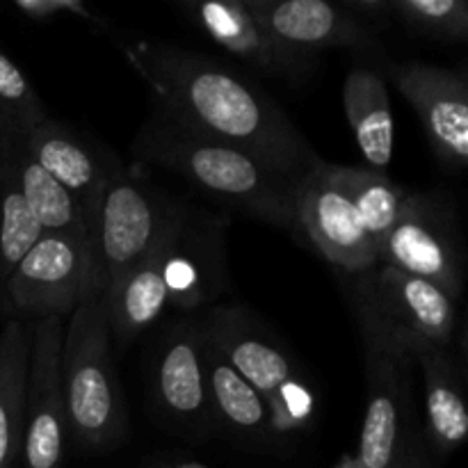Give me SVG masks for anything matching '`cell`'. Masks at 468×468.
I'll use <instances>...</instances> for the list:
<instances>
[{"mask_svg": "<svg viewBox=\"0 0 468 468\" xmlns=\"http://www.w3.org/2000/svg\"><path fill=\"white\" fill-rule=\"evenodd\" d=\"M378 263L425 279L457 302L464 291V251L452 206L437 195H407Z\"/></svg>", "mask_w": 468, "mask_h": 468, "instance_id": "obj_7", "label": "cell"}, {"mask_svg": "<svg viewBox=\"0 0 468 468\" xmlns=\"http://www.w3.org/2000/svg\"><path fill=\"white\" fill-rule=\"evenodd\" d=\"M398 468H423V466L414 464V462H411V460H402L400 464H398Z\"/></svg>", "mask_w": 468, "mask_h": 468, "instance_id": "obj_30", "label": "cell"}, {"mask_svg": "<svg viewBox=\"0 0 468 468\" xmlns=\"http://www.w3.org/2000/svg\"><path fill=\"white\" fill-rule=\"evenodd\" d=\"M16 172L27 208L44 233H94V218L85 206L37 165L21 140H16Z\"/></svg>", "mask_w": 468, "mask_h": 468, "instance_id": "obj_21", "label": "cell"}, {"mask_svg": "<svg viewBox=\"0 0 468 468\" xmlns=\"http://www.w3.org/2000/svg\"><path fill=\"white\" fill-rule=\"evenodd\" d=\"M32 327L12 320L0 334V468H14L21 457L23 405Z\"/></svg>", "mask_w": 468, "mask_h": 468, "instance_id": "obj_20", "label": "cell"}, {"mask_svg": "<svg viewBox=\"0 0 468 468\" xmlns=\"http://www.w3.org/2000/svg\"><path fill=\"white\" fill-rule=\"evenodd\" d=\"M187 219V210L176 204L158 245L140 265L131 270L112 291L105 295L108 302L110 336L122 347H128L167 306V286H165V263L169 250L181 233Z\"/></svg>", "mask_w": 468, "mask_h": 468, "instance_id": "obj_15", "label": "cell"}, {"mask_svg": "<svg viewBox=\"0 0 468 468\" xmlns=\"http://www.w3.org/2000/svg\"><path fill=\"white\" fill-rule=\"evenodd\" d=\"M336 468H368V466L361 464V462L356 460V457H350V455H347V457H343L341 464H338Z\"/></svg>", "mask_w": 468, "mask_h": 468, "instance_id": "obj_29", "label": "cell"}, {"mask_svg": "<svg viewBox=\"0 0 468 468\" xmlns=\"http://www.w3.org/2000/svg\"><path fill=\"white\" fill-rule=\"evenodd\" d=\"M391 18L430 39L462 44L468 39L466 0H388Z\"/></svg>", "mask_w": 468, "mask_h": 468, "instance_id": "obj_25", "label": "cell"}, {"mask_svg": "<svg viewBox=\"0 0 468 468\" xmlns=\"http://www.w3.org/2000/svg\"><path fill=\"white\" fill-rule=\"evenodd\" d=\"M94 288H103L94 233H44L5 283L14 309L37 320L71 315Z\"/></svg>", "mask_w": 468, "mask_h": 468, "instance_id": "obj_6", "label": "cell"}, {"mask_svg": "<svg viewBox=\"0 0 468 468\" xmlns=\"http://www.w3.org/2000/svg\"><path fill=\"white\" fill-rule=\"evenodd\" d=\"M332 169L338 186L355 204L361 224H364V231L368 233L370 242L379 256V247H382L384 238L388 236L393 224L398 222L407 192L398 183H393L387 174L373 172V169L343 167V165H332Z\"/></svg>", "mask_w": 468, "mask_h": 468, "instance_id": "obj_24", "label": "cell"}, {"mask_svg": "<svg viewBox=\"0 0 468 468\" xmlns=\"http://www.w3.org/2000/svg\"><path fill=\"white\" fill-rule=\"evenodd\" d=\"M21 142L27 154L37 160V165L46 174H50L59 186L67 187L94 218L114 163H105L71 128L50 117L30 128L21 137Z\"/></svg>", "mask_w": 468, "mask_h": 468, "instance_id": "obj_16", "label": "cell"}, {"mask_svg": "<svg viewBox=\"0 0 468 468\" xmlns=\"http://www.w3.org/2000/svg\"><path fill=\"white\" fill-rule=\"evenodd\" d=\"M67 425L87 448L110 446L123 432L122 388L110 350L108 302L103 288H94L69 315L59 356Z\"/></svg>", "mask_w": 468, "mask_h": 468, "instance_id": "obj_4", "label": "cell"}, {"mask_svg": "<svg viewBox=\"0 0 468 468\" xmlns=\"http://www.w3.org/2000/svg\"><path fill=\"white\" fill-rule=\"evenodd\" d=\"M204 375L213 411L238 432H268L270 410L261 393L245 382L204 338Z\"/></svg>", "mask_w": 468, "mask_h": 468, "instance_id": "obj_23", "label": "cell"}, {"mask_svg": "<svg viewBox=\"0 0 468 468\" xmlns=\"http://www.w3.org/2000/svg\"><path fill=\"white\" fill-rule=\"evenodd\" d=\"M407 356L366 347L368 407L356 460L368 468H398L405 457V430L411 425V391Z\"/></svg>", "mask_w": 468, "mask_h": 468, "instance_id": "obj_12", "label": "cell"}, {"mask_svg": "<svg viewBox=\"0 0 468 468\" xmlns=\"http://www.w3.org/2000/svg\"><path fill=\"white\" fill-rule=\"evenodd\" d=\"M283 44L318 55L323 48L379 50V41L366 23L341 5L324 0H245Z\"/></svg>", "mask_w": 468, "mask_h": 468, "instance_id": "obj_14", "label": "cell"}, {"mask_svg": "<svg viewBox=\"0 0 468 468\" xmlns=\"http://www.w3.org/2000/svg\"><path fill=\"white\" fill-rule=\"evenodd\" d=\"M44 236L23 197L16 172V140H0V283Z\"/></svg>", "mask_w": 468, "mask_h": 468, "instance_id": "obj_22", "label": "cell"}, {"mask_svg": "<svg viewBox=\"0 0 468 468\" xmlns=\"http://www.w3.org/2000/svg\"><path fill=\"white\" fill-rule=\"evenodd\" d=\"M62 318L50 315L32 324L30 366H27L26 405H23L21 457L26 468H59L67 439L59 356H62Z\"/></svg>", "mask_w": 468, "mask_h": 468, "instance_id": "obj_8", "label": "cell"}, {"mask_svg": "<svg viewBox=\"0 0 468 468\" xmlns=\"http://www.w3.org/2000/svg\"><path fill=\"white\" fill-rule=\"evenodd\" d=\"M206 343L224 356L229 366L261 393L268 405L282 388L300 379L291 356L274 346L263 329L251 323L238 306H219L199 324Z\"/></svg>", "mask_w": 468, "mask_h": 468, "instance_id": "obj_13", "label": "cell"}, {"mask_svg": "<svg viewBox=\"0 0 468 468\" xmlns=\"http://www.w3.org/2000/svg\"><path fill=\"white\" fill-rule=\"evenodd\" d=\"M423 370L428 439L441 455L455 451L468 434V410L462 375L446 346H428L414 355Z\"/></svg>", "mask_w": 468, "mask_h": 468, "instance_id": "obj_18", "label": "cell"}, {"mask_svg": "<svg viewBox=\"0 0 468 468\" xmlns=\"http://www.w3.org/2000/svg\"><path fill=\"white\" fill-rule=\"evenodd\" d=\"M46 117L32 82L0 50V140H21Z\"/></svg>", "mask_w": 468, "mask_h": 468, "instance_id": "obj_26", "label": "cell"}, {"mask_svg": "<svg viewBox=\"0 0 468 468\" xmlns=\"http://www.w3.org/2000/svg\"><path fill=\"white\" fill-rule=\"evenodd\" d=\"M347 297L359 320L366 347L396 356L428 346H451L457 329V302L434 283L378 263L350 274Z\"/></svg>", "mask_w": 468, "mask_h": 468, "instance_id": "obj_3", "label": "cell"}, {"mask_svg": "<svg viewBox=\"0 0 468 468\" xmlns=\"http://www.w3.org/2000/svg\"><path fill=\"white\" fill-rule=\"evenodd\" d=\"M160 405L183 423L201 425L210 416L204 375V334L199 324L181 323L167 334L155 368Z\"/></svg>", "mask_w": 468, "mask_h": 468, "instance_id": "obj_17", "label": "cell"}, {"mask_svg": "<svg viewBox=\"0 0 468 468\" xmlns=\"http://www.w3.org/2000/svg\"><path fill=\"white\" fill-rule=\"evenodd\" d=\"M393 85L420 117L434 155L448 169L468 160V85L464 73L423 62L393 64Z\"/></svg>", "mask_w": 468, "mask_h": 468, "instance_id": "obj_11", "label": "cell"}, {"mask_svg": "<svg viewBox=\"0 0 468 468\" xmlns=\"http://www.w3.org/2000/svg\"><path fill=\"white\" fill-rule=\"evenodd\" d=\"M126 55L158 99L160 114L186 131L247 151L295 178L320 163L288 114L231 69L165 44H133Z\"/></svg>", "mask_w": 468, "mask_h": 468, "instance_id": "obj_1", "label": "cell"}, {"mask_svg": "<svg viewBox=\"0 0 468 468\" xmlns=\"http://www.w3.org/2000/svg\"><path fill=\"white\" fill-rule=\"evenodd\" d=\"M181 7L215 44L268 76L304 82L320 67L318 55L283 44L245 0H187Z\"/></svg>", "mask_w": 468, "mask_h": 468, "instance_id": "obj_10", "label": "cell"}, {"mask_svg": "<svg viewBox=\"0 0 468 468\" xmlns=\"http://www.w3.org/2000/svg\"><path fill=\"white\" fill-rule=\"evenodd\" d=\"M133 154L176 172L206 195L272 227L297 231L300 178L270 167L247 151L186 131L165 114L144 123Z\"/></svg>", "mask_w": 468, "mask_h": 468, "instance_id": "obj_2", "label": "cell"}, {"mask_svg": "<svg viewBox=\"0 0 468 468\" xmlns=\"http://www.w3.org/2000/svg\"><path fill=\"white\" fill-rule=\"evenodd\" d=\"M343 103L356 146L370 165L368 169L384 174V169L391 165L393 140H396L384 78L370 69L350 71L343 85Z\"/></svg>", "mask_w": 468, "mask_h": 468, "instance_id": "obj_19", "label": "cell"}, {"mask_svg": "<svg viewBox=\"0 0 468 468\" xmlns=\"http://www.w3.org/2000/svg\"><path fill=\"white\" fill-rule=\"evenodd\" d=\"M297 222L315 250L347 274L378 265V250L364 231L355 204L338 186L332 163L320 160L300 178Z\"/></svg>", "mask_w": 468, "mask_h": 468, "instance_id": "obj_9", "label": "cell"}, {"mask_svg": "<svg viewBox=\"0 0 468 468\" xmlns=\"http://www.w3.org/2000/svg\"><path fill=\"white\" fill-rule=\"evenodd\" d=\"M172 468H204V466H199V464H178V466H172Z\"/></svg>", "mask_w": 468, "mask_h": 468, "instance_id": "obj_31", "label": "cell"}, {"mask_svg": "<svg viewBox=\"0 0 468 468\" xmlns=\"http://www.w3.org/2000/svg\"><path fill=\"white\" fill-rule=\"evenodd\" d=\"M338 5H341L346 12H350L352 16L359 18L361 23H387L388 18H391L388 0H341Z\"/></svg>", "mask_w": 468, "mask_h": 468, "instance_id": "obj_28", "label": "cell"}, {"mask_svg": "<svg viewBox=\"0 0 468 468\" xmlns=\"http://www.w3.org/2000/svg\"><path fill=\"white\" fill-rule=\"evenodd\" d=\"M16 7L26 16L35 18V21H48L55 14L62 12H76L80 16H90L87 7H82L78 0H16Z\"/></svg>", "mask_w": 468, "mask_h": 468, "instance_id": "obj_27", "label": "cell"}, {"mask_svg": "<svg viewBox=\"0 0 468 468\" xmlns=\"http://www.w3.org/2000/svg\"><path fill=\"white\" fill-rule=\"evenodd\" d=\"M176 204L123 172H110L94 213V242L103 295L151 254Z\"/></svg>", "mask_w": 468, "mask_h": 468, "instance_id": "obj_5", "label": "cell"}]
</instances>
